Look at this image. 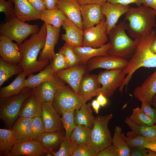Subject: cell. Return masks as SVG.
<instances>
[{
	"mask_svg": "<svg viewBox=\"0 0 156 156\" xmlns=\"http://www.w3.org/2000/svg\"><path fill=\"white\" fill-rule=\"evenodd\" d=\"M91 103L84 104L79 109L75 110L74 120L76 125H82L92 129L94 118L93 115Z\"/></svg>",
	"mask_w": 156,
	"mask_h": 156,
	"instance_id": "f1b7e54d",
	"label": "cell"
},
{
	"mask_svg": "<svg viewBox=\"0 0 156 156\" xmlns=\"http://www.w3.org/2000/svg\"><path fill=\"white\" fill-rule=\"evenodd\" d=\"M122 130L119 126L116 127L112 138V144L117 148L118 156H129L131 148L124 139L122 135Z\"/></svg>",
	"mask_w": 156,
	"mask_h": 156,
	"instance_id": "8d00e7d4",
	"label": "cell"
},
{
	"mask_svg": "<svg viewBox=\"0 0 156 156\" xmlns=\"http://www.w3.org/2000/svg\"><path fill=\"white\" fill-rule=\"evenodd\" d=\"M45 132V127L41 116H38L33 118L31 134L29 140L39 141Z\"/></svg>",
	"mask_w": 156,
	"mask_h": 156,
	"instance_id": "b9f144b4",
	"label": "cell"
},
{
	"mask_svg": "<svg viewBox=\"0 0 156 156\" xmlns=\"http://www.w3.org/2000/svg\"><path fill=\"white\" fill-rule=\"evenodd\" d=\"M47 34L43 48L39 53L38 60L51 61L55 53L54 48L57 43L60 34V28L54 27L51 25H47Z\"/></svg>",
	"mask_w": 156,
	"mask_h": 156,
	"instance_id": "ffe728a7",
	"label": "cell"
},
{
	"mask_svg": "<svg viewBox=\"0 0 156 156\" xmlns=\"http://www.w3.org/2000/svg\"><path fill=\"white\" fill-rule=\"evenodd\" d=\"M95 155L94 150L90 145L72 144L71 156H95Z\"/></svg>",
	"mask_w": 156,
	"mask_h": 156,
	"instance_id": "7bdbcfd3",
	"label": "cell"
},
{
	"mask_svg": "<svg viewBox=\"0 0 156 156\" xmlns=\"http://www.w3.org/2000/svg\"><path fill=\"white\" fill-rule=\"evenodd\" d=\"M15 16L25 22L40 19V12L35 9L27 0H13Z\"/></svg>",
	"mask_w": 156,
	"mask_h": 156,
	"instance_id": "603a6c76",
	"label": "cell"
},
{
	"mask_svg": "<svg viewBox=\"0 0 156 156\" xmlns=\"http://www.w3.org/2000/svg\"><path fill=\"white\" fill-rule=\"evenodd\" d=\"M105 17L98 24L83 30L82 46L100 47L108 41Z\"/></svg>",
	"mask_w": 156,
	"mask_h": 156,
	"instance_id": "30bf717a",
	"label": "cell"
},
{
	"mask_svg": "<svg viewBox=\"0 0 156 156\" xmlns=\"http://www.w3.org/2000/svg\"><path fill=\"white\" fill-rule=\"evenodd\" d=\"M57 8L67 18L82 29L80 5L77 0H58Z\"/></svg>",
	"mask_w": 156,
	"mask_h": 156,
	"instance_id": "7402d4cb",
	"label": "cell"
},
{
	"mask_svg": "<svg viewBox=\"0 0 156 156\" xmlns=\"http://www.w3.org/2000/svg\"><path fill=\"white\" fill-rule=\"evenodd\" d=\"M51 60L50 64L39 73L36 75L32 73L29 75L26 80L25 87L33 89L42 83L53 78L55 74L51 68Z\"/></svg>",
	"mask_w": 156,
	"mask_h": 156,
	"instance_id": "83f0119b",
	"label": "cell"
},
{
	"mask_svg": "<svg viewBox=\"0 0 156 156\" xmlns=\"http://www.w3.org/2000/svg\"><path fill=\"white\" fill-rule=\"evenodd\" d=\"M42 103L34 92L27 99L24 103L20 111L19 117L33 118L41 116Z\"/></svg>",
	"mask_w": 156,
	"mask_h": 156,
	"instance_id": "4316f807",
	"label": "cell"
},
{
	"mask_svg": "<svg viewBox=\"0 0 156 156\" xmlns=\"http://www.w3.org/2000/svg\"><path fill=\"white\" fill-rule=\"evenodd\" d=\"M26 76L23 72L17 75L8 86L0 88V99L6 98L20 93L25 88Z\"/></svg>",
	"mask_w": 156,
	"mask_h": 156,
	"instance_id": "4dcf8cb0",
	"label": "cell"
},
{
	"mask_svg": "<svg viewBox=\"0 0 156 156\" xmlns=\"http://www.w3.org/2000/svg\"><path fill=\"white\" fill-rule=\"evenodd\" d=\"M51 66L55 74L58 71L68 68L64 56L62 53L59 51L58 53H55L52 56Z\"/></svg>",
	"mask_w": 156,
	"mask_h": 156,
	"instance_id": "ee69618b",
	"label": "cell"
},
{
	"mask_svg": "<svg viewBox=\"0 0 156 156\" xmlns=\"http://www.w3.org/2000/svg\"><path fill=\"white\" fill-rule=\"evenodd\" d=\"M156 94V68L141 86L135 88L133 95L141 102H147L151 105L152 99Z\"/></svg>",
	"mask_w": 156,
	"mask_h": 156,
	"instance_id": "44dd1931",
	"label": "cell"
},
{
	"mask_svg": "<svg viewBox=\"0 0 156 156\" xmlns=\"http://www.w3.org/2000/svg\"><path fill=\"white\" fill-rule=\"evenodd\" d=\"M155 31L156 32V24H155Z\"/></svg>",
	"mask_w": 156,
	"mask_h": 156,
	"instance_id": "6125c7cd",
	"label": "cell"
},
{
	"mask_svg": "<svg viewBox=\"0 0 156 156\" xmlns=\"http://www.w3.org/2000/svg\"><path fill=\"white\" fill-rule=\"evenodd\" d=\"M59 51L63 53L68 68L80 64L79 58L74 51L73 47L65 42Z\"/></svg>",
	"mask_w": 156,
	"mask_h": 156,
	"instance_id": "60d3db41",
	"label": "cell"
},
{
	"mask_svg": "<svg viewBox=\"0 0 156 156\" xmlns=\"http://www.w3.org/2000/svg\"><path fill=\"white\" fill-rule=\"evenodd\" d=\"M129 63V61L125 58L117 56L108 55L98 56L90 60L87 63V72L95 69L102 68L107 70L124 69Z\"/></svg>",
	"mask_w": 156,
	"mask_h": 156,
	"instance_id": "8fae6325",
	"label": "cell"
},
{
	"mask_svg": "<svg viewBox=\"0 0 156 156\" xmlns=\"http://www.w3.org/2000/svg\"><path fill=\"white\" fill-rule=\"evenodd\" d=\"M97 96L96 100L100 106L102 107L105 106L107 103L106 97L101 93H99Z\"/></svg>",
	"mask_w": 156,
	"mask_h": 156,
	"instance_id": "9f6ffc18",
	"label": "cell"
},
{
	"mask_svg": "<svg viewBox=\"0 0 156 156\" xmlns=\"http://www.w3.org/2000/svg\"><path fill=\"white\" fill-rule=\"evenodd\" d=\"M33 118L19 117L12 130L17 142L30 139Z\"/></svg>",
	"mask_w": 156,
	"mask_h": 156,
	"instance_id": "484cf974",
	"label": "cell"
},
{
	"mask_svg": "<svg viewBox=\"0 0 156 156\" xmlns=\"http://www.w3.org/2000/svg\"><path fill=\"white\" fill-rule=\"evenodd\" d=\"M54 108L52 102L42 103V115L46 132L62 131L64 128L61 117Z\"/></svg>",
	"mask_w": 156,
	"mask_h": 156,
	"instance_id": "9a60e30c",
	"label": "cell"
},
{
	"mask_svg": "<svg viewBox=\"0 0 156 156\" xmlns=\"http://www.w3.org/2000/svg\"><path fill=\"white\" fill-rule=\"evenodd\" d=\"M31 5L39 12L46 10L44 0H27Z\"/></svg>",
	"mask_w": 156,
	"mask_h": 156,
	"instance_id": "816d5d0a",
	"label": "cell"
},
{
	"mask_svg": "<svg viewBox=\"0 0 156 156\" xmlns=\"http://www.w3.org/2000/svg\"><path fill=\"white\" fill-rule=\"evenodd\" d=\"M95 156H118V151L112 144L96 153Z\"/></svg>",
	"mask_w": 156,
	"mask_h": 156,
	"instance_id": "7dc6e473",
	"label": "cell"
},
{
	"mask_svg": "<svg viewBox=\"0 0 156 156\" xmlns=\"http://www.w3.org/2000/svg\"><path fill=\"white\" fill-rule=\"evenodd\" d=\"M125 122L137 134L148 139L156 137V124L152 126L138 125L128 117L126 118Z\"/></svg>",
	"mask_w": 156,
	"mask_h": 156,
	"instance_id": "e575fe53",
	"label": "cell"
},
{
	"mask_svg": "<svg viewBox=\"0 0 156 156\" xmlns=\"http://www.w3.org/2000/svg\"><path fill=\"white\" fill-rule=\"evenodd\" d=\"M127 24L125 22L120 23L108 35L110 44L108 55L127 59L134 54L140 39L133 40L127 35Z\"/></svg>",
	"mask_w": 156,
	"mask_h": 156,
	"instance_id": "277c9868",
	"label": "cell"
},
{
	"mask_svg": "<svg viewBox=\"0 0 156 156\" xmlns=\"http://www.w3.org/2000/svg\"><path fill=\"white\" fill-rule=\"evenodd\" d=\"M144 3L142 5L149 7L155 12L156 15V0H144Z\"/></svg>",
	"mask_w": 156,
	"mask_h": 156,
	"instance_id": "6f0895ef",
	"label": "cell"
},
{
	"mask_svg": "<svg viewBox=\"0 0 156 156\" xmlns=\"http://www.w3.org/2000/svg\"><path fill=\"white\" fill-rule=\"evenodd\" d=\"M151 105H153L154 108L156 109V94L153 97L152 99Z\"/></svg>",
	"mask_w": 156,
	"mask_h": 156,
	"instance_id": "94428289",
	"label": "cell"
},
{
	"mask_svg": "<svg viewBox=\"0 0 156 156\" xmlns=\"http://www.w3.org/2000/svg\"><path fill=\"white\" fill-rule=\"evenodd\" d=\"M129 118L138 125L152 126L155 124L153 120L139 107L133 109Z\"/></svg>",
	"mask_w": 156,
	"mask_h": 156,
	"instance_id": "f35d334b",
	"label": "cell"
},
{
	"mask_svg": "<svg viewBox=\"0 0 156 156\" xmlns=\"http://www.w3.org/2000/svg\"><path fill=\"white\" fill-rule=\"evenodd\" d=\"M0 56L4 61L18 64L21 61L22 55L20 51L19 45L5 35H0Z\"/></svg>",
	"mask_w": 156,
	"mask_h": 156,
	"instance_id": "e0dca14e",
	"label": "cell"
},
{
	"mask_svg": "<svg viewBox=\"0 0 156 156\" xmlns=\"http://www.w3.org/2000/svg\"><path fill=\"white\" fill-rule=\"evenodd\" d=\"M80 5L87 4H98L102 5L107 1L108 0H77Z\"/></svg>",
	"mask_w": 156,
	"mask_h": 156,
	"instance_id": "db71d44e",
	"label": "cell"
},
{
	"mask_svg": "<svg viewBox=\"0 0 156 156\" xmlns=\"http://www.w3.org/2000/svg\"><path fill=\"white\" fill-rule=\"evenodd\" d=\"M91 105L95 113L98 114L99 113V110L100 105L98 103L97 100H93L91 103Z\"/></svg>",
	"mask_w": 156,
	"mask_h": 156,
	"instance_id": "680465c9",
	"label": "cell"
},
{
	"mask_svg": "<svg viewBox=\"0 0 156 156\" xmlns=\"http://www.w3.org/2000/svg\"><path fill=\"white\" fill-rule=\"evenodd\" d=\"M47 151L38 140H29L17 142L7 156H40Z\"/></svg>",
	"mask_w": 156,
	"mask_h": 156,
	"instance_id": "2e32d148",
	"label": "cell"
},
{
	"mask_svg": "<svg viewBox=\"0 0 156 156\" xmlns=\"http://www.w3.org/2000/svg\"><path fill=\"white\" fill-rule=\"evenodd\" d=\"M66 16L57 7L55 9L45 10L40 12V19L47 25L54 27L60 28Z\"/></svg>",
	"mask_w": 156,
	"mask_h": 156,
	"instance_id": "f546056e",
	"label": "cell"
},
{
	"mask_svg": "<svg viewBox=\"0 0 156 156\" xmlns=\"http://www.w3.org/2000/svg\"><path fill=\"white\" fill-rule=\"evenodd\" d=\"M17 143L12 130L0 129V153L7 156Z\"/></svg>",
	"mask_w": 156,
	"mask_h": 156,
	"instance_id": "d590c367",
	"label": "cell"
},
{
	"mask_svg": "<svg viewBox=\"0 0 156 156\" xmlns=\"http://www.w3.org/2000/svg\"><path fill=\"white\" fill-rule=\"evenodd\" d=\"M58 0H44V4L46 9H55L57 7Z\"/></svg>",
	"mask_w": 156,
	"mask_h": 156,
	"instance_id": "f5cc1de1",
	"label": "cell"
},
{
	"mask_svg": "<svg viewBox=\"0 0 156 156\" xmlns=\"http://www.w3.org/2000/svg\"><path fill=\"white\" fill-rule=\"evenodd\" d=\"M87 72L86 65L79 64L58 71L55 75L67 83L75 93L78 94L81 80Z\"/></svg>",
	"mask_w": 156,
	"mask_h": 156,
	"instance_id": "7c38bea8",
	"label": "cell"
},
{
	"mask_svg": "<svg viewBox=\"0 0 156 156\" xmlns=\"http://www.w3.org/2000/svg\"><path fill=\"white\" fill-rule=\"evenodd\" d=\"M92 129L84 125H77L70 135L72 143L75 145L84 144L90 145Z\"/></svg>",
	"mask_w": 156,
	"mask_h": 156,
	"instance_id": "d6a6232c",
	"label": "cell"
},
{
	"mask_svg": "<svg viewBox=\"0 0 156 156\" xmlns=\"http://www.w3.org/2000/svg\"><path fill=\"white\" fill-rule=\"evenodd\" d=\"M80 11L83 31L100 23L105 18L101 10V5L87 4L80 5Z\"/></svg>",
	"mask_w": 156,
	"mask_h": 156,
	"instance_id": "ac0fdd59",
	"label": "cell"
},
{
	"mask_svg": "<svg viewBox=\"0 0 156 156\" xmlns=\"http://www.w3.org/2000/svg\"><path fill=\"white\" fill-rule=\"evenodd\" d=\"M110 47V44L108 42L98 48L82 46L73 47V49L79 58L80 64L86 65L88 61L94 57L108 55V51Z\"/></svg>",
	"mask_w": 156,
	"mask_h": 156,
	"instance_id": "d4e9b609",
	"label": "cell"
},
{
	"mask_svg": "<svg viewBox=\"0 0 156 156\" xmlns=\"http://www.w3.org/2000/svg\"><path fill=\"white\" fill-rule=\"evenodd\" d=\"M150 49L152 52L156 54V35L155 36L151 45Z\"/></svg>",
	"mask_w": 156,
	"mask_h": 156,
	"instance_id": "91938a15",
	"label": "cell"
},
{
	"mask_svg": "<svg viewBox=\"0 0 156 156\" xmlns=\"http://www.w3.org/2000/svg\"><path fill=\"white\" fill-rule=\"evenodd\" d=\"M122 135L124 139L131 148H145L148 142L146 138L137 134L132 131L127 133V137L124 133H122Z\"/></svg>",
	"mask_w": 156,
	"mask_h": 156,
	"instance_id": "ab89813d",
	"label": "cell"
},
{
	"mask_svg": "<svg viewBox=\"0 0 156 156\" xmlns=\"http://www.w3.org/2000/svg\"><path fill=\"white\" fill-rule=\"evenodd\" d=\"M75 110L66 111L61 115V120L64 128L65 130V137L70 138L71 133L77 125L75 123L74 116Z\"/></svg>",
	"mask_w": 156,
	"mask_h": 156,
	"instance_id": "74e56055",
	"label": "cell"
},
{
	"mask_svg": "<svg viewBox=\"0 0 156 156\" xmlns=\"http://www.w3.org/2000/svg\"><path fill=\"white\" fill-rule=\"evenodd\" d=\"M47 34V26L44 23L36 33L19 46L22 59L18 64L23 68L26 76L43 70L48 65L49 61H39L37 57L44 47Z\"/></svg>",
	"mask_w": 156,
	"mask_h": 156,
	"instance_id": "6da1fadb",
	"label": "cell"
},
{
	"mask_svg": "<svg viewBox=\"0 0 156 156\" xmlns=\"http://www.w3.org/2000/svg\"><path fill=\"white\" fill-rule=\"evenodd\" d=\"M23 72V70L18 64L7 62L0 58V87L14 75H18Z\"/></svg>",
	"mask_w": 156,
	"mask_h": 156,
	"instance_id": "836d02e7",
	"label": "cell"
},
{
	"mask_svg": "<svg viewBox=\"0 0 156 156\" xmlns=\"http://www.w3.org/2000/svg\"><path fill=\"white\" fill-rule=\"evenodd\" d=\"M86 103L81 95L65 85L58 89L52 102L54 108L61 115L66 111L79 109Z\"/></svg>",
	"mask_w": 156,
	"mask_h": 156,
	"instance_id": "ba28073f",
	"label": "cell"
},
{
	"mask_svg": "<svg viewBox=\"0 0 156 156\" xmlns=\"http://www.w3.org/2000/svg\"><path fill=\"white\" fill-rule=\"evenodd\" d=\"M113 116L112 114L95 117L92 129L90 146L96 153L112 144V138L109 129V121Z\"/></svg>",
	"mask_w": 156,
	"mask_h": 156,
	"instance_id": "8992f818",
	"label": "cell"
},
{
	"mask_svg": "<svg viewBox=\"0 0 156 156\" xmlns=\"http://www.w3.org/2000/svg\"><path fill=\"white\" fill-rule=\"evenodd\" d=\"M149 149L144 147L131 148L130 156H148Z\"/></svg>",
	"mask_w": 156,
	"mask_h": 156,
	"instance_id": "681fc988",
	"label": "cell"
},
{
	"mask_svg": "<svg viewBox=\"0 0 156 156\" xmlns=\"http://www.w3.org/2000/svg\"><path fill=\"white\" fill-rule=\"evenodd\" d=\"M147 139L148 142L145 148L156 152V137L152 139Z\"/></svg>",
	"mask_w": 156,
	"mask_h": 156,
	"instance_id": "11a10c76",
	"label": "cell"
},
{
	"mask_svg": "<svg viewBox=\"0 0 156 156\" xmlns=\"http://www.w3.org/2000/svg\"><path fill=\"white\" fill-rule=\"evenodd\" d=\"M155 12L144 5L130 8L125 14V20L128 21L127 30L130 36L139 39L149 35L155 25Z\"/></svg>",
	"mask_w": 156,
	"mask_h": 156,
	"instance_id": "3957f363",
	"label": "cell"
},
{
	"mask_svg": "<svg viewBox=\"0 0 156 156\" xmlns=\"http://www.w3.org/2000/svg\"><path fill=\"white\" fill-rule=\"evenodd\" d=\"M141 109L153 120L156 124V109L152 107L151 104L145 102H142Z\"/></svg>",
	"mask_w": 156,
	"mask_h": 156,
	"instance_id": "c3c4849f",
	"label": "cell"
},
{
	"mask_svg": "<svg viewBox=\"0 0 156 156\" xmlns=\"http://www.w3.org/2000/svg\"><path fill=\"white\" fill-rule=\"evenodd\" d=\"M34 92L33 89L25 87L16 95L0 99V118L6 125L12 126L24 103Z\"/></svg>",
	"mask_w": 156,
	"mask_h": 156,
	"instance_id": "5b68a950",
	"label": "cell"
},
{
	"mask_svg": "<svg viewBox=\"0 0 156 156\" xmlns=\"http://www.w3.org/2000/svg\"><path fill=\"white\" fill-rule=\"evenodd\" d=\"M13 0H0V11L5 15V23L15 16Z\"/></svg>",
	"mask_w": 156,
	"mask_h": 156,
	"instance_id": "bcb514c9",
	"label": "cell"
},
{
	"mask_svg": "<svg viewBox=\"0 0 156 156\" xmlns=\"http://www.w3.org/2000/svg\"><path fill=\"white\" fill-rule=\"evenodd\" d=\"M156 35L153 29L151 34L140 39L135 50L125 68L123 69L127 75L122 85L119 88L122 92L124 87H127L135 72L139 68H156V54L152 52L150 47Z\"/></svg>",
	"mask_w": 156,
	"mask_h": 156,
	"instance_id": "7a4b0ae2",
	"label": "cell"
},
{
	"mask_svg": "<svg viewBox=\"0 0 156 156\" xmlns=\"http://www.w3.org/2000/svg\"><path fill=\"white\" fill-rule=\"evenodd\" d=\"M72 144L70 139L65 137L60 144L59 150L51 152L54 156H71Z\"/></svg>",
	"mask_w": 156,
	"mask_h": 156,
	"instance_id": "f6af8a7d",
	"label": "cell"
},
{
	"mask_svg": "<svg viewBox=\"0 0 156 156\" xmlns=\"http://www.w3.org/2000/svg\"><path fill=\"white\" fill-rule=\"evenodd\" d=\"M40 29L38 25H30L15 16L1 25L0 33L16 41L19 46L29 36L38 32Z\"/></svg>",
	"mask_w": 156,
	"mask_h": 156,
	"instance_id": "52a82bcc",
	"label": "cell"
},
{
	"mask_svg": "<svg viewBox=\"0 0 156 156\" xmlns=\"http://www.w3.org/2000/svg\"><path fill=\"white\" fill-rule=\"evenodd\" d=\"M66 83L55 75L52 79L44 82L33 89L34 94L41 103L52 102L58 89L65 85Z\"/></svg>",
	"mask_w": 156,
	"mask_h": 156,
	"instance_id": "5bb4252c",
	"label": "cell"
},
{
	"mask_svg": "<svg viewBox=\"0 0 156 156\" xmlns=\"http://www.w3.org/2000/svg\"><path fill=\"white\" fill-rule=\"evenodd\" d=\"M107 1L112 3L120 4L124 5L134 3L138 7L142 5L145 2L144 0H108Z\"/></svg>",
	"mask_w": 156,
	"mask_h": 156,
	"instance_id": "f907efd6",
	"label": "cell"
},
{
	"mask_svg": "<svg viewBox=\"0 0 156 156\" xmlns=\"http://www.w3.org/2000/svg\"><path fill=\"white\" fill-rule=\"evenodd\" d=\"M65 132L63 130L46 132L39 141L47 151L51 152L60 144L65 138Z\"/></svg>",
	"mask_w": 156,
	"mask_h": 156,
	"instance_id": "1f68e13d",
	"label": "cell"
},
{
	"mask_svg": "<svg viewBox=\"0 0 156 156\" xmlns=\"http://www.w3.org/2000/svg\"><path fill=\"white\" fill-rule=\"evenodd\" d=\"M97 75L86 74L81 81L78 93L87 102L92 97L97 96V91L101 88Z\"/></svg>",
	"mask_w": 156,
	"mask_h": 156,
	"instance_id": "cb8c5ba5",
	"label": "cell"
},
{
	"mask_svg": "<svg viewBox=\"0 0 156 156\" xmlns=\"http://www.w3.org/2000/svg\"><path fill=\"white\" fill-rule=\"evenodd\" d=\"M62 27L65 31V34H62V40L73 47L82 46L83 34L82 29L66 17Z\"/></svg>",
	"mask_w": 156,
	"mask_h": 156,
	"instance_id": "d6986e66",
	"label": "cell"
},
{
	"mask_svg": "<svg viewBox=\"0 0 156 156\" xmlns=\"http://www.w3.org/2000/svg\"><path fill=\"white\" fill-rule=\"evenodd\" d=\"M130 8L129 5L112 3L108 1L101 5L102 13L105 17L108 35L116 25L119 18L125 14Z\"/></svg>",
	"mask_w": 156,
	"mask_h": 156,
	"instance_id": "4fadbf2b",
	"label": "cell"
},
{
	"mask_svg": "<svg viewBox=\"0 0 156 156\" xmlns=\"http://www.w3.org/2000/svg\"><path fill=\"white\" fill-rule=\"evenodd\" d=\"M126 76L121 69L100 72L97 79L102 86L98 90V94L101 93L106 98L111 97L122 86Z\"/></svg>",
	"mask_w": 156,
	"mask_h": 156,
	"instance_id": "9c48e42d",
	"label": "cell"
}]
</instances>
